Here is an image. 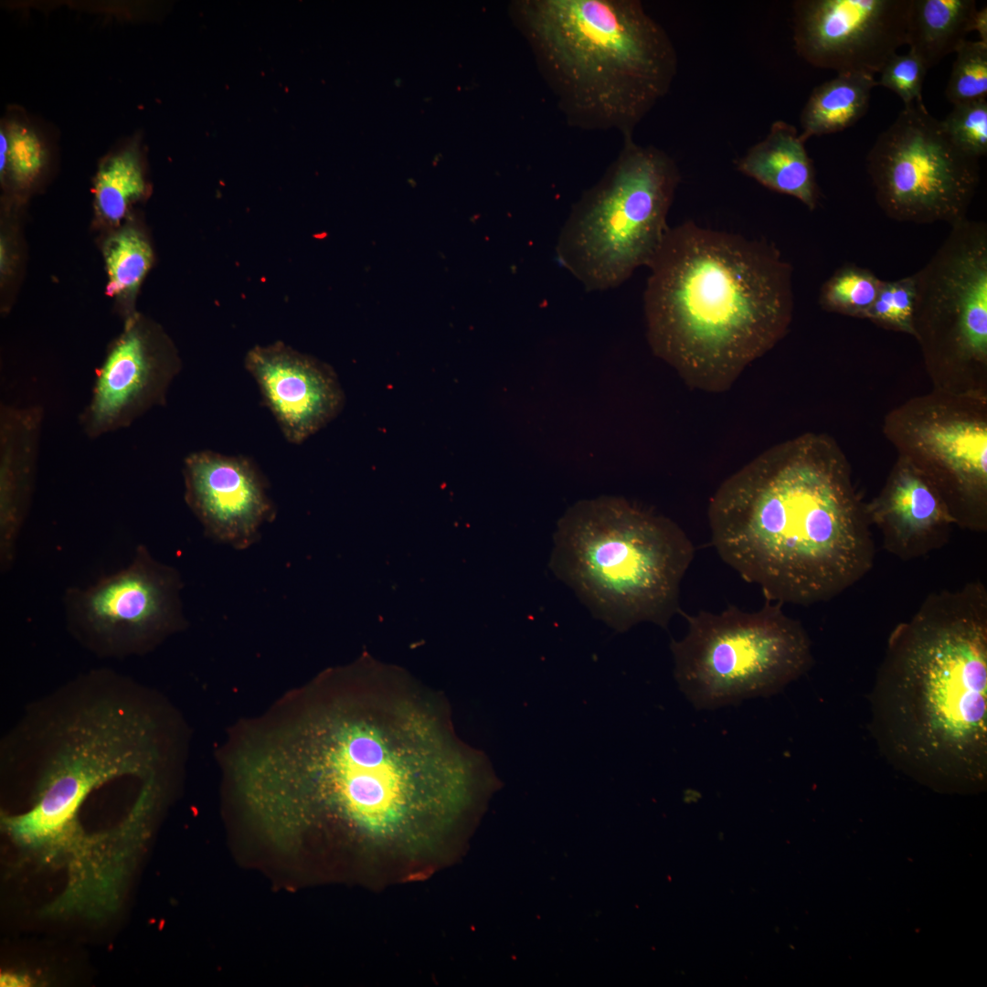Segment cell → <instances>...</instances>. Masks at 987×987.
<instances>
[{
	"label": "cell",
	"mask_w": 987,
	"mask_h": 987,
	"mask_svg": "<svg viewBox=\"0 0 987 987\" xmlns=\"http://www.w3.org/2000/svg\"><path fill=\"white\" fill-rule=\"evenodd\" d=\"M270 783L305 797L378 840L446 825L481 763L422 706L377 696L334 701L256 748Z\"/></svg>",
	"instance_id": "obj_1"
},
{
	"label": "cell",
	"mask_w": 987,
	"mask_h": 987,
	"mask_svg": "<svg viewBox=\"0 0 987 987\" xmlns=\"http://www.w3.org/2000/svg\"><path fill=\"white\" fill-rule=\"evenodd\" d=\"M707 515L719 557L768 601H829L874 566L865 503L825 434L803 433L759 453L720 484Z\"/></svg>",
	"instance_id": "obj_2"
},
{
	"label": "cell",
	"mask_w": 987,
	"mask_h": 987,
	"mask_svg": "<svg viewBox=\"0 0 987 987\" xmlns=\"http://www.w3.org/2000/svg\"><path fill=\"white\" fill-rule=\"evenodd\" d=\"M647 267L648 343L691 388L728 390L790 327L792 268L767 240L687 221Z\"/></svg>",
	"instance_id": "obj_3"
},
{
	"label": "cell",
	"mask_w": 987,
	"mask_h": 987,
	"mask_svg": "<svg viewBox=\"0 0 987 987\" xmlns=\"http://www.w3.org/2000/svg\"><path fill=\"white\" fill-rule=\"evenodd\" d=\"M872 734L888 762L933 783L987 772V589L930 593L889 636L870 696Z\"/></svg>",
	"instance_id": "obj_4"
},
{
	"label": "cell",
	"mask_w": 987,
	"mask_h": 987,
	"mask_svg": "<svg viewBox=\"0 0 987 987\" xmlns=\"http://www.w3.org/2000/svg\"><path fill=\"white\" fill-rule=\"evenodd\" d=\"M513 16L566 122L633 130L669 91L675 48L638 0H520Z\"/></svg>",
	"instance_id": "obj_5"
},
{
	"label": "cell",
	"mask_w": 987,
	"mask_h": 987,
	"mask_svg": "<svg viewBox=\"0 0 987 987\" xmlns=\"http://www.w3.org/2000/svg\"><path fill=\"white\" fill-rule=\"evenodd\" d=\"M694 546L673 520L622 497L580 501L560 518L549 568L598 620L666 629Z\"/></svg>",
	"instance_id": "obj_6"
},
{
	"label": "cell",
	"mask_w": 987,
	"mask_h": 987,
	"mask_svg": "<svg viewBox=\"0 0 987 987\" xmlns=\"http://www.w3.org/2000/svg\"><path fill=\"white\" fill-rule=\"evenodd\" d=\"M680 178L664 151L623 137L617 157L572 207L557 243L561 264L588 291L615 288L648 266L669 228Z\"/></svg>",
	"instance_id": "obj_7"
},
{
	"label": "cell",
	"mask_w": 987,
	"mask_h": 987,
	"mask_svg": "<svg viewBox=\"0 0 987 987\" xmlns=\"http://www.w3.org/2000/svg\"><path fill=\"white\" fill-rule=\"evenodd\" d=\"M765 600L756 611L729 606L719 613L681 611L687 621L682 640H672L674 678L697 709H716L769 696L812 665V644L802 624Z\"/></svg>",
	"instance_id": "obj_8"
},
{
	"label": "cell",
	"mask_w": 987,
	"mask_h": 987,
	"mask_svg": "<svg viewBox=\"0 0 987 987\" xmlns=\"http://www.w3.org/2000/svg\"><path fill=\"white\" fill-rule=\"evenodd\" d=\"M63 725L33 804L3 820L10 836L30 849L64 843L94 791L120 779L155 775L159 764L154 726L137 708L97 703Z\"/></svg>",
	"instance_id": "obj_9"
},
{
	"label": "cell",
	"mask_w": 987,
	"mask_h": 987,
	"mask_svg": "<svg viewBox=\"0 0 987 987\" xmlns=\"http://www.w3.org/2000/svg\"><path fill=\"white\" fill-rule=\"evenodd\" d=\"M914 337L937 388L982 392L987 370V225L968 218L914 273Z\"/></svg>",
	"instance_id": "obj_10"
},
{
	"label": "cell",
	"mask_w": 987,
	"mask_h": 987,
	"mask_svg": "<svg viewBox=\"0 0 987 987\" xmlns=\"http://www.w3.org/2000/svg\"><path fill=\"white\" fill-rule=\"evenodd\" d=\"M866 169L879 207L901 222L967 218L980 182L979 159L951 141L923 101L905 106L877 137Z\"/></svg>",
	"instance_id": "obj_11"
},
{
	"label": "cell",
	"mask_w": 987,
	"mask_h": 987,
	"mask_svg": "<svg viewBox=\"0 0 987 987\" xmlns=\"http://www.w3.org/2000/svg\"><path fill=\"white\" fill-rule=\"evenodd\" d=\"M987 398L936 388L892 410L884 424L898 457L918 469L955 525L987 530Z\"/></svg>",
	"instance_id": "obj_12"
},
{
	"label": "cell",
	"mask_w": 987,
	"mask_h": 987,
	"mask_svg": "<svg viewBox=\"0 0 987 987\" xmlns=\"http://www.w3.org/2000/svg\"><path fill=\"white\" fill-rule=\"evenodd\" d=\"M183 582L175 568L139 545L124 568L85 587H69L62 604L69 627L104 653L143 650L184 622Z\"/></svg>",
	"instance_id": "obj_13"
},
{
	"label": "cell",
	"mask_w": 987,
	"mask_h": 987,
	"mask_svg": "<svg viewBox=\"0 0 987 987\" xmlns=\"http://www.w3.org/2000/svg\"><path fill=\"white\" fill-rule=\"evenodd\" d=\"M912 0H797L793 41L811 65L843 72L879 73L907 44Z\"/></svg>",
	"instance_id": "obj_14"
},
{
	"label": "cell",
	"mask_w": 987,
	"mask_h": 987,
	"mask_svg": "<svg viewBox=\"0 0 987 987\" xmlns=\"http://www.w3.org/2000/svg\"><path fill=\"white\" fill-rule=\"evenodd\" d=\"M180 367L174 346L162 332L129 321L109 348L80 415L84 434L101 438L130 427L150 409L164 405Z\"/></svg>",
	"instance_id": "obj_15"
},
{
	"label": "cell",
	"mask_w": 987,
	"mask_h": 987,
	"mask_svg": "<svg viewBox=\"0 0 987 987\" xmlns=\"http://www.w3.org/2000/svg\"><path fill=\"white\" fill-rule=\"evenodd\" d=\"M182 472L186 504L210 539L244 549L275 518L267 481L249 458L194 451L185 458Z\"/></svg>",
	"instance_id": "obj_16"
},
{
	"label": "cell",
	"mask_w": 987,
	"mask_h": 987,
	"mask_svg": "<svg viewBox=\"0 0 987 987\" xmlns=\"http://www.w3.org/2000/svg\"><path fill=\"white\" fill-rule=\"evenodd\" d=\"M284 438L301 444L342 411L345 393L334 370L283 342L256 345L244 359Z\"/></svg>",
	"instance_id": "obj_17"
},
{
	"label": "cell",
	"mask_w": 987,
	"mask_h": 987,
	"mask_svg": "<svg viewBox=\"0 0 987 987\" xmlns=\"http://www.w3.org/2000/svg\"><path fill=\"white\" fill-rule=\"evenodd\" d=\"M868 521L884 548L903 561L942 548L955 521L934 484L909 462L897 458L879 494L865 503Z\"/></svg>",
	"instance_id": "obj_18"
},
{
	"label": "cell",
	"mask_w": 987,
	"mask_h": 987,
	"mask_svg": "<svg viewBox=\"0 0 987 987\" xmlns=\"http://www.w3.org/2000/svg\"><path fill=\"white\" fill-rule=\"evenodd\" d=\"M43 422L39 406L0 409V565L12 567L32 501Z\"/></svg>",
	"instance_id": "obj_19"
},
{
	"label": "cell",
	"mask_w": 987,
	"mask_h": 987,
	"mask_svg": "<svg viewBox=\"0 0 987 987\" xmlns=\"http://www.w3.org/2000/svg\"><path fill=\"white\" fill-rule=\"evenodd\" d=\"M795 126L774 122L768 134L736 162L737 169L761 186L791 196L809 210L819 200L812 161Z\"/></svg>",
	"instance_id": "obj_20"
},
{
	"label": "cell",
	"mask_w": 987,
	"mask_h": 987,
	"mask_svg": "<svg viewBox=\"0 0 987 987\" xmlns=\"http://www.w3.org/2000/svg\"><path fill=\"white\" fill-rule=\"evenodd\" d=\"M974 0H912L907 44L928 70L956 51L971 31Z\"/></svg>",
	"instance_id": "obj_21"
},
{
	"label": "cell",
	"mask_w": 987,
	"mask_h": 987,
	"mask_svg": "<svg viewBox=\"0 0 987 987\" xmlns=\"http://www.w3.org/2000/svg\"><path fill=\"white\" fill-rule=\"evenodd\" d=\"M876 85L873 75L843 72L814 88L801 113V139L806 142L854 125L866 113Z\"/></svg>",
	"instance_id": "obj_22"
},
{
	"label": "cell",
	"mask_w": 987,
	"mask_h": 987,
	"mask_svg": "<svg viewBox=\"0 0 987 987\" xmlns=\"http://www.w3.org/2000/svg\"><path fill=\"white\" fill-rule=\"evenodd\" d=\"M146 186L138 151L127 147L108 157L95 180V205L101 218L119 223L145 193Z\"/></svg>",
	"instance_id": "obj_23"
},
{
	"label": "cell",
	"mask_w": 987,
	"mask_h": 987,
	"mask_svg": "<svg viewBox=\"0 0 987 987\" xmlns=\"http://www.w3.org/2000/svg\"><path fill=\"white\" fill-rule=\"evenodd\" d=\"M104 256L107 293L111 296L136 290L153 262L149 242L140 232L130 228L116 233L106 242Z\"/></svg>",
	"instance_id": "obj_24"
},
{
	"label": "cell",
	"mask_w": 987,
	"mask_h": 987,
	"mask_svg": "<svg viewBox=\"0 0 987 987\" xmlns=\"http://www.w3.org/2000/svg\"><path fill=\"white\" fill-rule=\"evenodd\" d=\"M881 281L867 269L854 264L844 265L822 284L820 305L831 313L865 318Z\"/></svg>",
	"instance_id": "obj_25"
},
{
	"label": "cell",
	"mask_w": 987,
	"mask_h": 987,
	"mask_svg": "<svg viewBox=\"0 0 987 987\" xmlns=\"http://www.w3.org/2000/svg\"><path fill=\"white\" fill-rule=\"evenodd\" d=\"M945 95L953 105L987 98V43L965 39L954 52Z\"/></svg>",
	"instance_id": "obj_26"
},
{
	"label": "cell",
	"mask_w": 987,
	"mask_h": 987,
	"mask_svg": "<svg viewBox=\"0 0 987 987\" xmlns=\"http://www.w3.org/2000/svg\"><path fill=\"white\" fill-rule=\"evenodd\" d=\"M916 301L914 274L897 280L882 281L877 295L865 319L895 331L914 336L913 316Z\"/></svg>",
	"instance_id": "obj_27"
},
{
	"label": "cell",
	"mask_w": 987,
	"mask_h": 987,
	"mask_svg": "<svg viewBox=\"0 0 987 987\" xmlns=\"http://www.w3.org/2000/svg\"><path fill=\"white\" fill-rule=\"evenodd\" d=\"M941 124L951 141L964 153L978 159L986 154V99L954 104Z\"/></svg>",
	"instance_id": "obj_28"
},
{
	"label": "cell",
	"mask_w": 987,
	"mask_h": 987,
	"mask_svg": "<svg viewBox=\"0 0 987 987\" xmlns=\"http://www.w3.org/2000/svg\"><path fill=\"white\" fill-rule=\"evenodd\" d=\"M7 138L6 170L19 186L30 185L40 174L46 151L37 133L21 122L5 126Z\"/></svg>",
	"instance_id": "obj_29"
},
{
	"label": "cell",
	"mask_w": 987,
	"mask_h": 987,
	"mask_svg": "<svg viewBox=\"0 0 987 987\" xmlns=\"http://www.w3.org/2000/svg\"><path fill=\"white\" fill-rule=\"evenodd\" d=\"M928 69L913 51L894 54L885 64L877 84L897 94L905 106L923 101L922 86Z\"/></svg>",
	"instance_id": "obj_30"
},
{
	"label": "cell",
	"mask_w": 987,
	"mask_h": 987,
	"mask_svg": "<svg viewBox=\"0 0 987 987\" xmlns=\"http://www.w3.org/2000/svg\"><path fill=\"white\" fill-rule=\"evenodd\" d=\"M979 33L980 40L987 43V8L986 6L977 9L971 23V31Z\"/></svg>",
	"instance_id": "obj_31"
},
{
	"label": "cell",
	"mask_w": 987,
	"mask_h": 987,
	"mask_svg": "<svg viewBox=\"0 0 987 987\" xmlns=\"http://www.w3.org/2000/svg\"><path fill=\"white\" fill-rule=\"evenodd\" d=\"M26 980L17 976H2L1 985L3 986H22L25 985Z\"/></svg>",
	"instance_id": "obj_32"
}]
</instances>
